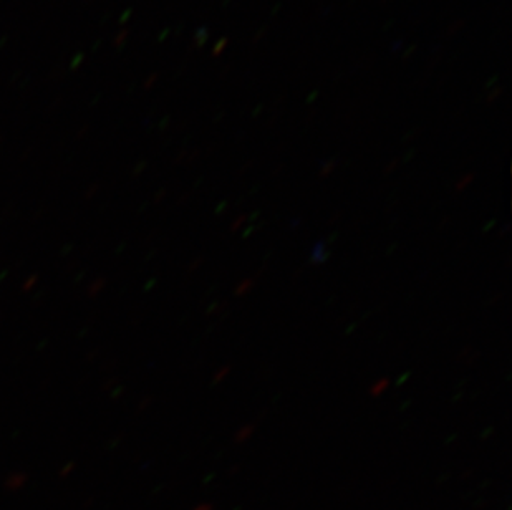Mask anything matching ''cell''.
Returning <instances> with one entry per match:
<instances>
[{
	"label": "cell",
	"mask_w": 512,
	"mask_h": 510,
	"mask_svg": "<svg viewBox=\"0 0 512 510\" xmlns=\"http://www.w3.org/2000/svg\"><path fill=\"white\" fill-rule=\"evenodd\" d=\"M388 386H390V380H387V378H383V380L377 381L375 385L372 386V390H370V395L375 396V398H378V396L383 395L385 393V390H387Z\"/></svg>",
	"instance_id": "obj_1"
},
{
	"label": "cell",
	"mask_w": 512,
	"mask_h": 510,
	"mask_svg": "<svg viewBox=\"0 0 512 510\" xmlns=\"http://www.w3.org/2000/svg\"><path fill=\"white\" fill-rule=\"evenodd\" d=\"M252 433H254V424H249L246 428H242L241 433L237 434V443H242L247 438H251Z\"/></svg>",
	"instance_id": "obj_2"
},
{
	"label": "cell",
	"mask_w": 512,
	"mask_h": 510,
	"mask_svg": "<svg viewBox=\"0 0 512 510\" xmlns=\"http://www.w3.org/2000/svg\"><path fill=\"white\" fill-rule=\"evenodd\" d=\"M252 287V280H247V282H244V285H242V289H237V294L241 295L242 290H249Z\"/></svg>",
	"instance_id": "obj_3"
},
{
	"label": "cell",
	"mask_w": 512,
	"mask_h": 510,
	"mask_svg": "<svg viewBox=\"0 0 512 510\" xmlns=\"http://www.w3.org/2000/svg\"><path fill=\"white\" fill-rule=\"evenodd\" d=\"M229 368H224L223 371H219L218 375H216V381L224 380V376L228 375Z\"/></svg>",
	"instance_id": "obj_4"
},
{
	"label": "cell",
	"mask_w": 512,
	"mask_h": 510,
	"mask_svg": "<svg viewBox=\"0 0 512 510\" xmlns=\"http://www.w3.org/2000/svg\"><path fill=\"white\" fill-rule=\"evenodd\" d=\"M196 510H213V504H203V506H199Z\"/></svg>",
	"instance_id": "obj_5"
}]
</instances>
